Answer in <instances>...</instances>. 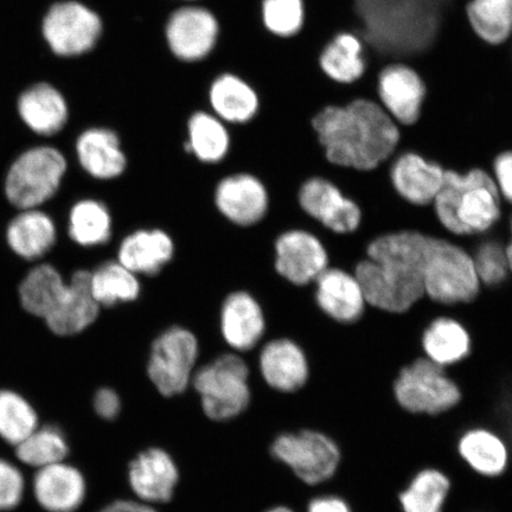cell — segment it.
Instances as JSON below:
<instances>
[{
  "instance_id": "15",
  "label": "cell",
  "mask_w": 512,
  "mask_h": 512,
  "mask_svg": "<svg viewBox=\"0 0 512 512\" xmlns=\"http://www.w3.org/2000/svg\"><path fill=\"white\" fill-rule=\"evenodd\" d=\"M426 95L425 81L409 64L389 63L377 75V99L399 126L418 123Z\"/></svg>"
},
{
  "instance_id": "9",
  "label": "cell",
  "mask_w": 512,
  "mask_h": 512,
  "mask_svg": "<svg viewBox=\"0 0 512 512\" xmlns=\"http://www.w3.org/2000/svg\"><path fill=\"white\" fill-rule=\"evenodd\" d=\"M271 452L298 482L310 488L329 482L342 459L336 441L313 428L279 434L271 446Z\"/></svg>"
},
{
  "instance_id": "29",
  "label": "cell",
  "mask_w": 512,
  "mask_h": 512,
  "mask_svg": "<svg viewBox=\"0 0 512 512\" xmlns=\"http://www.w3.org/2000/svg\"><path fill=\"white\" fill-rule=\"evenodd\" d=\"M318 66L330 81L349 86L367 72L364 44L350 31L337 32L325 43L318 56Z\"/></svg>"
},
{
  "instance_id": "47",
  "label": "cell",
  "mask_w": 512,
  "mask_h": 512,
  "mask_svg": "<svg viewBox=\"0 0 512 512\" xmlns=\"http://www.w3.org/2000/svg\"><path fill=\"white\" fill-rule=\"evenodd\" d=\"M505 219H507L508 229L510 238L505 243V253H507V258L509 262V270L512 274V210L509 211V215L505 216Z\"/></svg>"
},
{
  "instance_id": "16",
  "label": "cell",
  "mask_w": 512,
  "mask_h": 512,
  "mask_svg": "<svg viewBox=\"0 0 512 512\" xmlns=\"http://www.w3.org/2000/svg\"><path fill=\"white\" fill-rule=\"evenodd\" d=\"M445 169L414 151L396 153L388 160L390 185L402 201L414 207H432L444 184Z\"/></svg>"
},
{
  "instance_id": "23",
  "label": "cell",
  "mask_w": 512,
  "mask_h": 512,
  "mask_svg": "<svg viewBox=\"0 0 512 512\" xmlns=\"http://www.w3.org/2000/svg\"><path fill=\"white\" fill-rule=\"evenodd\" d=\"M19 118L29 130L42 138H54L64 131L69 121L66 98L47 82L35 83L19 95Z\"/></svg>"
},
{
  "instance_id": "37",
  "label": "cell",
  "mask_w": 512,
  "mask_h": 512,
  "mask_svg": "<svg viewBox=\"0 0 512 512\" xmlns=\"http://www.w3.org/2000/svg\"><path fill=\"white\" fill-rule=\"evenodd\" d=\"M466 16L473 32L491 46H501L512 36V0H470Z\"/></svg>"
},
{
  "instance_id": "5",
  "label": "cell",
  "mask_w": 512,
  "mask_h": 512,
  "mask_svg": "<svg viewBox=\"0 0 512 512\" xmlns=\"http://www.w3.org/2000/svg\"><path fill=\"white\" fill-rule=\"evenodd\" d=\"M424 283L425 297L448 307L472 303L482 290L469 251L444 236L428 235Z\"/></svg>"
},
{
  "instance_id": "24",
  "label": "cell",
  "mask_w": 512,
  "mask_h": 512,
  "mask_svg": "<svg viewBox=\"0 0 512 512\" xmlns=\"http://www.w3.org/2000/svg\"><path fill=\"white\" fill-rule=\"evenodd\" d=\"M177 466L160 448H149L128 466V482L144 503H166L174 496L178 483Z\"/></svg>"
},
{
  "instance_id": "41",
  "label": "cell",
  "mask_w": 512,
  "mask_h": 512,
  "mask_svg": "<svg viewBox=\"0 0 512 512\" xmlns=\"http://www.w3.org/2000/svg\"><path fill=\"white\" fill-rule=\"evenodd\" d=\"M37 428V415L16 393L0 392V437L18 445Z\"/></svg>"
},
{
  "instance_id": "40",
  "label": "cell",
  "mask_w": 512,
  "mask_h": 512,
  "mask_svg": "<svg viewBox=\"0 0 512 512\" xmlns=\"http://www.w3.org/2000/svg\"><path fill=\"white\" fill-rule=\"evenodd\" d=\"M261 21L273 36L294 40L305 28V0H262Z\"/></svg>"
},
{
  "instance_id": "3",
  "label": "cell",
  "mask_w": 512,
  "mask_h": 512,
  "mask_svg": "<svg viewBox=\"0 0 512 512\" xmlns=\"http://www.w3.org/2000/svg\"><path fill=\"white\" fill-rule=\"evenodd\" d=\"M428 235L400 230L369 242L366 259L354 268L367 305L405 313L425 298L424 273Z\"/></svg>"
},
{
  "instance_id": "18",
  "label": "cell",
  "mask_w": 512,
  "mask_h": 512,
  "mask_svg": "<svg viewBox=\"0 0 512 512\" xmlns=\"http://www.w3.org/2000/svg\"><path fill=\"white\" fill-rule=\"evenodd\" d=\"M313 294L320 312L337 324H355L367 310L360 283L354 273L343 268H326L316 279Z\"/></svg>"
},
{
  "instance_id": "20",
  "label": "cell",
  "mask_w": 512,
  "mask_h": 512,
  "mask_svg": "<svg viewBox=\"0 0 512 512\" xmlns=\"http://www.w3.org/2000/svg\"><path fill=\"white\" fill-rule=\"evenodd\" d=\"M74 155L82 170L99 181L119 178L127 168L118 133L102 125L89 126L78 134Z\"/></svg>"
},
{
  "instance_id": "43",
  "label": "cell",
  "mask_w": 512,
  "mask_h": 512,
  "mask_svg": "<svg viewBox=\"0 0 512 512\" xmlns=\"http://www.w3.org/2000/svg\"><path fill=\"white\" fill-rule=\"evenodd\" d=\"M491 175L499 195L512 208V150L498 153L492 160Z\"/></svg>"
},
{
  "instance_id": "46",
  "label": "cell",
  "mask_w": 512,
  "mask_h": 512,
  "mask_svg": "<svg viewBox=\"0 0 512 512\" xmlns=\"http://www.w3.org/2000/svg\"><path fill=\"white\" fill-rule=\"evenodd\" d=\"M100 512H157L150 505L134 501H115Z\"/></svg>"
},
{
  "instance_id": "1",
  "label": "cell",
  "mask_w": 512,
  "mask_h": 512,
  "mask_svg": "<svg viewBox=\"0 0 512 512\" xmlns=\"http://www.w3.org/2000/svg\"><path fill=\"white\" fill-rule=\"evenodd\" d=\"M465 0H354L352 34L361 38L367 72L344 86V99H377V75L389 63L412 64L437 40L447 17L466 11Z\"/></svg>"
},
{
  "instance_id": "8",
  "label": "cell",
  "mask_w": 512,
  "mask_h": 512,
  "mask_svg": "<svg viewBox=\"0 0 512 512\" xmlns=\"http://www.w3.org/2000/svg\"><path fill=\"white\" fill-rule=\"evenodd\" d=\"M393 393L403 411L415 415H440L451 411L462 400V392L446 368L425 356L400 369Z\"/></svg>"
},
{
  "instance_id": "17",
  "label": "cell",
  "mask_w": 512,
  "mask_h": 512,
  "mask_svg": "<svg viewBox=\"0 0 512 512\" xmlns=\"http://www.w3.org/2000/svg\"><path fill=\"white\" fill-rule=\"evenodd\" d=\"M214 201L229 222L245 228L264 220L270 208L266 185L251 174H234L221 179Z\"/></svg>"
},
{
  "instance_id": "38",
  "label": "cell",
  "mask_w": 512,
  "mask_h": 512,
  "mask_svg": "<svg viewBox=\"0 0 512 512\" xmlns=\"http://www.w3.org/2000/svg\"><path fill=\"white\" fill-rule=\"evenodd\" d=\"M113 221L110 210L96 200H82L69 214V236L82 247L105 245L112 238Z\"/></svg>"
},
{
  "instance_id": "26",
  "label": "cell",
  "mask_w": 512,
  "mask_h": 512,
  "mask_svg": "<svg viewBox=\"0 0 512 512\" xmlns=\"http://www.w3.org/2000/svg\"><path fill=\"white\" fill-rule=\"evenodd\" d=\"M211 113L224 124L243 125L252 121L260 110L258 93L241 76L224 73L209 88Z\"/></svg>"
},
{
  "instance_id": "13",
  "label": "cell",
  "mask_w": 512,
  "mask_h": 512,
  "mask_svg": "<svg viewBox=\"0 0 512 512\" xmlns=\"http://www.w3.org/2000/svg\"><path fill=\"white\" fill-rule=\"evenodd\" d=\"M298 202L304 213L329 233L349 235L361 226L360 206L329 178H307L299 189Z\"/></svg>"
},
{
  "instance_id": "25",
  "label": "cell",
  "mask_w": 512,
  "mask_h": 512,
  "mask_svg": "<svg viewBox=\"0 0 512 512\" xmlns=\"http://www.w3.org/2000/svg\"><path fill=\"white\" fill-rule=\"evenodd\" d=\"M174 254V240L164 230L139 229L121 241L118 261L136 275L155 277Z\"/></svg>"
},
{
  "instance_id": "19",
  "label": "cell",
  "mask_w": 512,
  "mask_h": 512,
  "mask_svg": "<svg viewBox=\"0 0 512 512\" xmlns=\"http://www.w3.org/2000/svg\"><path fill=\"white\" fill-rule=\"evenodd\" d=\"M259 367L268 386L283 394H298L311 376L309 356L302 345L290 338H277L265 344Z\"/></svg>"
},
{
  "instance_id": "33",
  "label": "cell",
  "mask_w": 512,
  "mask_h": 512,
  "mask_svg": "<svg viewBox=\"0 0 512 512\" xmlns=\"http://www.w3.org/2000/svg\"><path fill=\"white\" fill-rule=\"evenodd\" d=\"M230 133L227 124L211 112L198 111L188 121V140L185 150L200 162L219 164L230 150Z\"/></svg>"
},
{
  "instance_id": "28",
  "label": "cell",
  "mask_w": 512,
  "mask_h": 512,
  "mask_svg": "<svg viewBox=\"0 0 512 512\" xmlns=\"http://www.w3.org/2000/svg\"><path fill=\"white\" fill-rule=\"evenodd\" d=\"M421 349L432 362L448 368L469 357L472 338L469 330L458 319L441 315L433 318L422 331Z\"/></svg>"
},
{
  "instance_id": "7",
  "label": "cell",
  "mask_w": 512,
  "mask_h": 512,
  "mask_svg": "<svg viewBox=\"0 0 512 512\" xmlns=\"http://www.w3.org/2000/svg\"><path fill=\"white\" fill-rule=\"evenodd\" d=\"M192 384L201 396L204 414L214 421L238 418L251 402L249 368L236 354H224L198 369Z\"/></svg>"
},
{
  "instance_id": "45",
  "label": "cell",
  "mask_w": 512,
  "mask_h": 512,
  "mask_svg": "<svg viewBox=\"0 0 512 512\" xmlns=\"http://www.w3.org/2000/svg\"><path fill=\"white\" fill-rule=\"evenodd\" d=\"M305 512H352V509L341 496L324 494L309 499Z\"/></svg>"
},
{
  "instance_id": "10",
  "label": "cell",
  "mask_w": 512,
  "mask_h": 512,
  "mask_svg": "<svg viewBox=\"0 0 512 512\" xmlns=\"http://www.w3.org/2000/svg\"><path fill=\"white\" fill-rule=\"evenodd\" d=\"M42 35L53 54L76 59L99 46L105 35V21L88 5L63 0L50 6L43 18Z\"/></svg>"
},
{
  "instance_id": "12",
  "label": "cell",
  "mask_w": 512,
  "mask_h": 512,
  "mask_svg": "<svg viewBox=\"0 0 512 512\" xmlns=\"http://www.w3.org/2000/svg\"><path fill=\"white\" fill-rule=\"evenodd\" d=\"M220 31L214 12L200 5H184L172 12L166 22L165 40L177 60L194 63L213 53Z\"/></svg>"
},
{
  "instance_id": "35",
  "label": "cell",
  "mask_w": 512,
  "mask_h": 512,
  "mask_svg": "<svg viewBox=\"0 0 512 512\" xmlns=\"http://www.w3.org/2000/svg\"><path fill=\"white\" fill-rule=\"evenodd\" d=\"M91 288L100 307L136 302L142 293L138 275L119 261H107L91 272Z\"/></svg>"
},
{
  "instance_id": "22",
  "label": "cell",
  "mask_w": 512,
  "mask_h": 512,
  "mask_svg": "<svg viewBox=\"0 0 512 512\" xmlns=\"http://www.w3.org/2000/svg\"><path fill=\"white\" fill-rule=\"evenodd\" d=\"M100 309L92 293L91 272L78 271L73 274L46 322L55 335L74 336L95 323Z\"/></svg>"
},
{
  "instance_id": "21",
  "label": "cell",
  "mask_w": 512,
  "mask_h": 512,
  "mask_svg": "<svg viewBox=\"0 0 512 512\" xmlns=\"http://www.w3.org/2000/svg\"><path fill=\"white\" fill-rule=\"evenodd\" d=\"M221 335L235 351H251L265 335L266 318L251 293L236 291L224 299L220 313Z\"/></svg>"
},
{
  "instance_id": "32",
  "label": "cell",
  "mask_w": 512,
  "mask_h": 512,
  "mask_svg": "<svg viewBox=\"0 0 512 512\" xmlns=\"http://www.w3.org/2000/svg\"><path fill=\"white\" fill-rule=\"evenodd\" d=\"M56 238L54 221L38 208L23 210L6 230L10 248L25 260L42 258L54 247Z\"/></svg>"
},
{
  "instance_id": "11",
  "label": "cell",
  "mask_w": 512,
  "mask_h": 512,
  "mask_svg": "<svg viewBox=\"0 0 512 512\" xmlns=\"http://www.w3.org/2000/svg\"><path fill=\"white\" fill-rule=\"evenodd\" d=\"M200 344L183 326H172L153 342L147 375L158 392L172 398L187 390L195 374Z\"/></svg>"
},
{
  "instance_id": "6",
  "label": "cell",
  "mask_w": 512,
  "mask_h": 512,
  "mask_svg": "<svg viewBox=\"0 0 512 512\" xmlns=\"http://www.w3.org/2000/svg\"><path fill=\"white\" fill-rule=\"evenodd\" d=\"M68 159L53 145H37L12 160L5 177V194L18 209H36L59 191Z\"/></svg>"
},
{
  "instance_id": "39",
  "label": "cell",
  "mask_w": 512,
  "mask_h": 512,
  "mask_svg": "<svg viewBox=\"0 0 512 512\" xmlns=\"http://www.w3.org/2000/svg\"><path fill=\"white\" fill-rule=\"evenodd\" d=\"M16 453L23 463L43 469L62 463L68 454V445L59 428H36L29 437L17 445Z\"/></svg>"
},
{
  "instance_id": "42",
  "label": "cell",
  "mask_w": 512,
  "mask_h": 512,
  "mask_svg": "<svg viewBox=\"0 0 512 512\" xmlns=\"http://www.w3.org/2000/svg\"><path fill=\"white\" fill-rule=\"evenodd\" d=\"M24 482L15 466L0 460V510L17 507L23 495Z\"/></svg>"
},
{
  "instance_id": "2",
  "label": "cell",
  "mask_w": 512,
  "mask_h": 512,
  "mask_svg": "<svg viewBox=\"0 0 512 512\" xmlns=\"http://www.w3.org/2000/svg\"><path fill=\"white\" fill-rule=\"evenodd\" d=\"M311 126L326 162L356 171H373L387 163L401 139L400 126L379 101L370 99L325 106Z\"/></svg>"
},
{
  "instance_id": "36",
  "label": "cell",
  "mask_w": 512,
  "mask_h": 512,
  "mask_svg": "<svg viewBox=\"0 0 512 512\" xmlns=\"http://www.w3.org/2000/svg\"><path fill=\"white\" fill-rule=\"evenodd\" d=\"M450 489L451 480L443 471L422 469L399 494L402 512H443Z\"/></svg>"
},
{
  "instance_id": "44",
  "label": "cell",
  "mask_w": 512,
  "mask_h": 512,
  "mask_svg": "<svg viewBox=\"0 0 512 512\" xmlns=\"http://www.w3.org/2000/svg\"><path fill=\"white\" fill-rule=\"evenodd\" d=\"M94 408L102 419H117L121 411L120 396L111 388H101L95 394Z\"/></svg>"
},
{
  "instance_id": "34",
  "label": "cell",
  "mask_w": 512,
  "mask_h": 512,
  "mask_svg": "<svg viewBox=\"0 0 512 512\" xmlns=\"http://www.w3.org/2000/svg\"><path fill=\"white\" fill-rule=\"evenodd\" d=\"M62 275L51 265H40L30 271L19 287L24 310L46 320L66 290Z\"/></svg>"
},
{
  "instance_id": "48",
  "label": "cell",
  "mask_w": 512,
  "mask_h": 512,
  "mask_svg": "<svg viewBox=\"0 0 512 512\" xmlns=\"http://www.w3.org/2000/svg\"><path fill=\"white\" fill-rule=\"evenodd\" d=\"M267 512H297L296 510H293L288 507H284V505H280V507H275L271 510H268Z\"/></svg>"
},
{
  "instance_id": "31",
  "label": "cell",
  "mask_w": 512,
  "mask_h": 512,
  "mask_svg": "<svg viewBox=\"0 0 512 512\" xmlns=\"http://www.w3.org/2000/svg\"><path fill=\"white\" fill-rule=\"evenodd\" d=\"M509 238L510 234L505 217L490 233L469 236L471 243L464 248L472 256L482 287L501 286L509 279L511 272L507 253H505V243Z\"/></svg>"
},
{
  "instance_id": "49",
  "label": "cell",
  "mask_w": 512,
  "mask_h": 512,
  "mask_svg": "<svg viewBox=\"0 0 512 512\" xmlns=\"http://www.w3.org/2000/svg\"><path fill=\"white\" fill-rule=\"evenodd\" d=\"M185 2H196V0H185Z\"/></svg>"
},
{
  "instance_id": "4",
  "label": "cell",
  "mask_w": 512,
  "mask_h": 512,
  "mask_svg": "<svg viewBox=\"0 0 512 512\" xmlns=\"http://www.w3.org/2000/svg\"><path fill=\"white\" fill-rule=\"evenodd\" d=\"M432 208L448 236L469 238L491 232L504 215V204L489 171L446 170Z\"/></svg>"
},
{
  "instance_id": "14",
  "label": "cell",
  "mask_w": 512,
  "mask_h": 512,
  "mask_svg": "<svg viewBox=\"0 0 512 512\" xmlns=\"http://www.w3.org/2000/svg\"><path fill=\"white\" fill-rule=\"evenodd\" d=\"M330 266L325 243L310 230L291 229L275 241V270L288 283L304 287Z\"/></svg>"
},
{
  "instance_id": "30",
  "label": "cell",
  "mask_w": 512,
  "mask_h": 512,
  "mask_svg": "<svg viewBox=\"0 0 512 512\" xmlns=\"http://www.w3.org/2000/svg\"><path fill=\"white\" fill-rule=\"evenodd\" d=\"M457 451L477 475L495 478L507 470L510 454L505 441L488 428L475 427L459 438Z\"/></svg>"
},
{
  "instance_id": "27",
  "label": "cell",
  "mask_w": 512,
  "mask_h": 512,
  "mask_svg": "<svg viewBox=\"0 0 512 512\" xmlns=\"http://www.w3.org/2000/svg\"><path fill=\"white\" fill-rule=\"evenodd\" d=\"M38 503L50 512H74L86 496V483L73 466L57 463L43 467L34 482Z\"/></svg>"
}]
</instances>
